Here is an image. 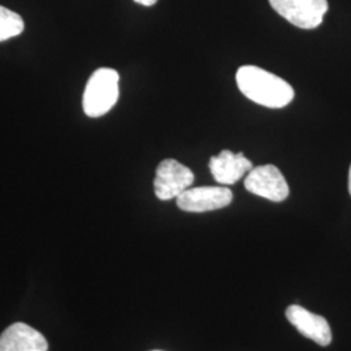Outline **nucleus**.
<instances>
[{"instance_id": "nucleus-10", "label": "nucleus", "mask_w": 351, "mask_h": 351, "mask_svg": "<svg viewBox=\"0 0 351 351\" xmlns=\"http://www.w3.org/2000/svg\"><path fill=\"white\" fill-rule=\"evenodd\" d=\"M24 27L25 24L20 14L0 5V42L20 36Z\"/></svg>"}, {"instance_id": "nucleus-7", "label": "nucleus", "mask_w": 351, "mask_h": 351, "mask_svg": "<svg viewBox=\"0 0 351 351\" xmlns=\"http://www.w3.org/2000/svg\"><path fill=\"white\" fill-rule=\"evenodd\" d=\"M285 315L289 323L306 339L314 341L320 346H328L332 342V330L326 317L313 314L297 304L289 306Z\"/></svg>"}, {"instance_id": "nucleus-12", "label": "nucleus", "mask_w": 351, "mask_h": 351, "mask_svg": "<svg viewBox=\"0 0 351 351\" xmlns=\"http://www.w3.org/2000/svg\"><path fill=\"white\" fill-rule=\"evenodd\" d=\"M349 193H350V195H351V165H350V171H349Z\"/></svg>"}, {"instance_id": "nucleus-3", "label": "nucleus", "mask_w": 351, "mask_h": 351, "mask_svg": "<svg viewBox=\"0 0 351 351\" xmlns=\"http://www.w3.org/2000/svg\"><path fill=\"white\" fill-rule=\"evenodd\" d=\"M280 16L301 29H316L328 12V0H269Z\"/></svg>"}, {"instance_id": "nucleus-8", "label": "nucleus", "mask_w": 351, "mask_h": 351, "mask_svg": "<svg viewBox=\"0 0 351 351\" xmlns=\"http://www.w3.org/2000/svg\"><path fill=\"white\" fill-rule=\"evenodd\" d=\"M210 171L220 185H234L252 169V163L242 154L223 150L210 159Z\"/></svg>"}, {"instance_id": "nucleus-9", "label": "nucleus", "mask_w": 351, "mask_h": 351, "mask_svg": "<svg viewBox=\"0 0 351 351\" xmlns=\"http://www.w3.org/2000/svg\"><path fill=\"white\" fill-rule=\"evenodd\" d=\"M46 339L24 323L8 326L0 336V351H47Z\"/></svg>"}, {"instance_id": "nucleus-11", "label": "nucleus", "mask_w": 351, "mask_h": 351, "mask_svg": "<svg viewBox=\"0 0 351 351\" xmlns=\"http://www.w3.org/2000/svg\"><path fill=\"white\" fill-rule=\"evenodd\" d=\"M136 3H138V4H142V5H145V7H151V5H154L158 0H134Z\"/></svg>"}, {"instance_id": "nucleus-2", "label": "nucleus", "mask_w": 351, "mask_h": 351, "mask_svg": "<svg viewBox=\"0 0 351 351\" xmlns=\"http://www.w3.org/2000/svg\"><path fill=\"white\" fill-rule=\"evenodd\" d=\"M119 78L111 68H99L88 78L82 101L88 117H101L112 110L119 99Z\"/></svg>"}, {"instance_id": "nucleus-1", "label": "nucleus", "mask_w": 351, "mask_h": 351, "mask_svg": "<svg viewBox=\"0 0 351 351\" xmlns=\"http://www.w3.org/2000/svg\"><path fill=\"white\" fill-rule=\"evenodd\" d=\"M236 80L246 98L267 108H284L294 99V90L290 84L259 66H241Z\"/></svg>"}, {"instance_id": "nucleus-4", "label": "nucleus", "mask_w": 351, "mask_h": 351, "mask_svg": "<svg viewBox=\"0 0 351 351\" xmlns=\"http://www.w3.org/2000/svg\"><path fill=\"white\" fill-rule=\"evenodd\" d=\"M245 188L251 194L268 201H285L289 195V185L285 177L272 164L252 168L245 180Z\"/></svg>"}, {"instance_id": "nucleus-6", "label": "nucleus", "mask_w": 351, "mask_h": 351, "mask_svg": "<svg viewBox=\"0 0 351 351\" xmlns=\"http://www.w3.org/2000/svg\"><path fill=\"white\" fill-rule=\"evenodd\" d=\"M233 201V193L226 186L188 189L177 197V206L186 213H207L224 208Z\"/></svg>"}, {"instance_id": "nucleus-5", "label": "nucleus", "mask_w": 351, "mask_h": 351, "mask_svg": "<svg viewBox=\"0 0 351 351\" xmlns=\"http://www.w3.org/2000/svg\"><path fill=\"white\" fill-rule=\"evenodd\" d=\"M194 182V175L184 164L165 159L156 168L154 180L155 195L160 201H171L181 195Z\"/></svg>"}]
</instances>
